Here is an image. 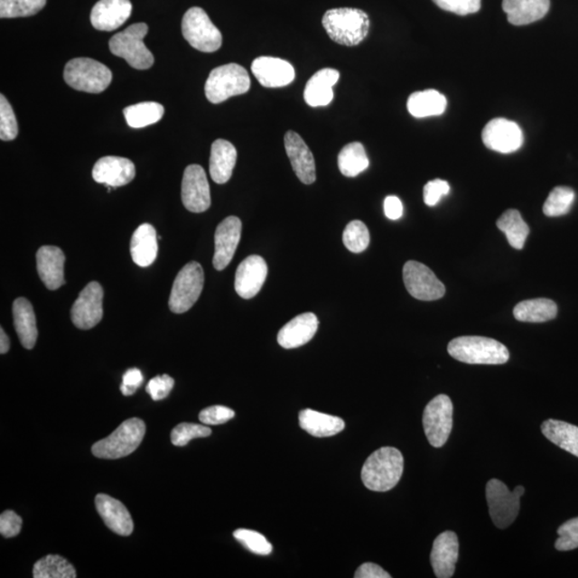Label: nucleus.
Here are the masks:
<instances>
[{"instance_id": "nucleus-1", "label": "nucleus", "mask_w": 578, "mask_h": 578, "mask_svg": "<svg viewBox=\"0 0 578 578\" xmlns=\"http://www.w3.org/2000/svg\"><path fill=\"white\" fill-rule=\"evenodd\" d=\"M404 471V458L400 450L384 447L368 456L364 462L361 479L364 487L374 491H387L396 487Z\"/></svg>"}, {"instance_id": "nucleus-2", "label": "nucleus", "mask_w": 578, "mask_h": 578, "mask_svg": "<svg viewBox=\"0 0 578 578\" xmlns=\"http://www.w3.org/2000/svg\"><path fill=\"white\" fill-rule=\"evenodd\" d=\"M322 26L332 42L345 46H356L367 38L369 19L359 9H331L323 15Z\"/></svg>"}, {"instance_id": "nucleus-3", "label": "nucleus", "mask_w": 578, "mask_h": 578, "mask_svg": "<svg viewBox=\"0 0 578 578\" xmlns=\"http://www.w3.org/2000/svg\"><path fill=\"white\" fill-rule=\"evenodd\" d=\"M449 355L468 364H505L510 354L499 340L483 337H460L448 345Z\"/></svg>"}, {"instance_id": "nucleus-4", "label": "nucleus", "mask_w": 578, "mask_h": 578, "mask_svg": "<svg viewBox=\"0 0 578 578\" xmlns=\"http://www.w3.org/2000/svg\"><path fill=\"white\" fill-rule=\"evenodd\" d=\"M146 425L138 418H131L121 424L111 435L102 439L92 446V454L104 460L125 458L140 446Z\"/></svg>"}, {"instance_id": "nucleus-5", "label": "nucleus", "mask_w": 578, "mask_h": 578, "mask_svg": "<svg viewBox=\"0 0 578 578\" xmlns=\"http://www.w3.org/2000/svg\"><path fill=\"white\" fill-rule=\"evenodd\" d=\"M148 31V25L144 23L133 24L109 40V50L115 56L124 58L132 68L147 70L154 62L152 51L144 44Z\"/></svg>"}, {"instance_id": "nucleus-6", "label": "nucleus", "mask_w": 578, "mask_h": 578, "mask_svg": "<svg viewBox=\"0 0 578 578\" xmlns=\"http://www.w3.org/2000/svg\"><path fill=\"white\" fill-rule=\"evenodd\" d=\"M250 87V75L246 69L237 63H228L213 69L205 85V94L208 101L219 104L231 97L247 94Z\"/></svg>"}, {"instance_id": "nucleus-7", "label": "nucleus", "mask_w": 578, "mask_h": 578, "mask_svg": "<svg viewBox=\"0 0 578 578\" xmlns=\"http://www.w3.org/2000/svg\"><path fill=\"white\" fill-rule=\"evenodd\" d=\"M63 79L75 90L100 94L111 84L113 74L106 65L91 58H74L67 63Z\"/></svg>"}, {"instance_id": "nucleus-8", "label": "nucleus", "mask_w": 578, "mask_h": 578, "mask_svg": "<svg viewBox=\"0 0 578 578\" xmlns=\"http://www.w3.org/2000/svg\"><path fill=\"white\" fill-rule=\"evenodd\" d=\"M525 493L523 487L511 491L499 479H491L487 484V500L491 520L496 527L506 529L517 519L520 499Z\"/></svg>"}, {"instance_id": "nucleus-9", "label": "nucleus", "mask_w": 578, "mask_h": 578, "mask_svg": "<svg viewBox=\"0 0 578 578\" xmlns=\"http://www.w3.org/2000/svg\"><path fill=\"white\" fill-rule=\"evenodd\" d=\"M182 34L192 48L202 53H213L222 45V33L210 16L199 7L187 11L182 19Z\"/></svg>"}, {"instance_id": "nucleus-10", "label": "nucleus", "mask_w": 578, "mask_h": 578, "mask_svg": "<svg viewBox=\"0 0 578 578\" xmlns=\"http://www.w3.org/2000/svg\"><path fill=\"white\" fill-rule=\"evenodd\" d=\"M204 280V270L199 263L191 262L179 271L169 300L172 313H186L192 308L200 296Z\"/></svg>"}, {"instance_id": "nucleus-11", "label": "nucleus", "mask_w": 578, "mask_h": 578, "mask_svg": "<svg viewBox=\"0 0 578 578\" xmlns=\"http://www.w3.org/2000/svg\"><path fill=\"white\" fill-rule=\"evenodd\" d=\"M424 427L427 441L441 448L448 442L453 427V403L446 395H439L426 405Z\"/></svg>"}, {"instance_id": "nucleus-12", "label": "nucleus", "mask_w": 578, "mask_h": 578, "mask_svg": "<svg viewBox=\"0 0 578 578\" xmlns=\"http://www.w3.org/2000/svg\"><path fill=\"white\" fill-rule=\"evenodd\" d=\"M403 280L410 294L421 302H435L444 296L446 287L427 266L415 260L404 265Z\"/></svg>"}, {"instance_id": "nucleus-13", "label": "nucleus", "mask_w": 578, "mask_h": 578, "mask_svg": "<svg viewBox=\"0 0 578 578\" xmlns=\"http://www.w3.org/2000/svg\"><path fill=\"white\" fill-rule=\"evenodd\" d=\"M182 199L191 212L200 213L211 206L210 187L206 172L198 164L189 165L183 172Z\"/></svg>"}, {"instance_id": "nucleus-14", "label": "nucleus", "mask_w": 578, "mask_h": 578, "mask_svg": "<svg viewBox=\"0 0 578 578\" xmlns=\"http://www.w3.org/2000/svg\"><path fill=\"white\" fill-rule=\"evenodd\" d=\"M103 317V288L98 282H90L79 293L71 309L75 327L89 331L99 323Z\"/></svg>"}, {"instance_id": "nucleus-15", "label": "nucleus", "mask_w": 578, "mask_h": 578, "mask_svg": "<svg viewBox=\"0 0 578 578\" xmlns=\"http://www.w3.org/2000/svg\"><path fill=\"white\" fill-rule=\"evenodd\" d=\"M482 141L488 148L500 154H512L523 146L524 135L519 126L505 118H496L485 126Z\"/></svg>"}, {"instance_id": "nucleus-16", "label": "nucleus", "mask_w": 578, "mask_h": 578, "mask_svg": "<svg viewBox=\"0 0 578 578\" xmlns=\"http://www.w3.org/2000/svg\"><path fill=\"white\" fill-rule=\"evenodd\" d=\"M242 223L239 218L228 217L218 225L215 235L213 267L222 271L234 258L241 238Z\"/></svg>"}, {"instance_id": "nucleus-17", "label": "nucleus", "mask_w": 578, "mask_h": 578, "mask_svg": "<svg viewBox=\"0 0 578 578\" xmlns=\"http://www.w3.org/2000/svg\"><path fill=\"white\" fill-rule=\"evenodd\" d=\"M267 275L268 266L262 256L247 257L236 271V293L244 299L256 297L265 284Z\"/></svg>"}, {"instance_id": "nucleus-18", "label": "nucleus", "mask_w": 578, "mask_h": 578, "mask_svg": "<svg viewBox=\"0 0 578 578\" xmlns=\"http://www.w3.org/2000/svg\"><path fill=\"white\" fill-rule=\"evenodd\" d=\"M252 72L259 84L266 89H279L294 82L296 72L294 67L280 58L262 56L252 62Z\"/></svg>"}, {"instance_id": "nucleus-19", "label": "nucleus", "mask_w": 578, "mask_h": 578, "mask_svg": "<svg viewBox=\"0 0 578 578\" xmlns=\"http://www.w3.org/2000/svg\"><path fill=\"white\" fill-rule=\"evenodd\" d=\"M286 154L294 173L304 184L316 182L314 155L298 133L288 131L284 137Z\"/></svg>"}, {"instance_id": "nucleus-20", "label": "nucleus", "mask_w": 578, "mask_h": 578, "mask_svg": "<svg viewBox=\"0 0 578 578\" xmlns=\"http://www.w3.org/2000/svg\"><path fill=\"white\" fill-rule=\"evenodd\" d=\"M460 551L459 537L453 531H444L434 541L431 564L438 578L452 577Z\"/></svg>"}, {"instance_id": "nucleus-21", "label": "nucleus", "mask_w": 578, "mask_h": 578, "mask_svg": "<svg viewBox=\"0 0 578 578\" xmlns=\"http://www.w3.org/2000/svg\"><path fill=\"white\" fill-rule=\"evenodd\" d=\"M135 177V166L129 159L104 157L97 161L92 170V178L98 183L118 188L130 183Z\"/></svg>"}, {"instance_id": "nucleus-22", "label": "nucleus", "mask_w": 578, "mask_h": 578, "mask_svg": "<svg viewBox=\"0 0 578 578\" xmlns=\"http://www.w3.org/2000/svg\"><path fill=\"white\" fill-rule=\"evenodd\" d=\"M131 14L130 0H100L91 10L90 21L98 31L113 32L123 26Z\"/></svg>"}, {"instance_id": "nucleus-23", "label": "nucleus", "mask_w": 578, "mask_h": 578, "mask_svg": "<svg viewBox=\"0 0 578 578\" xmlns=\"http://www.w3.org/2000/svg\"><path fill=\"white\" fill-rule=\"evenodd\" d=\"M66 256L60 247L43 246L37 252V270L46 288L56 291L65 285Z\"/></svg>"}, {"instance_id": "nucleus-24", "label": "nucleus", "mask_w": 578, "mask_h": 578, "mask_svg": "<svg viewBox=\"0 0 578 578\" xmlns=\"http://www.w3.org/2000/svg\"><path fill=\"white\" fill-rule=\"evenodd\" d=\"M96 508L100 514L104 524L107 526L113 533L123 536H128L135 529V524L128 508L113 497L99 494L96 497Z\"/></svg>"}, {"instance_id": "nucleus-25", "label": "nucleus", "mask_w": 578, "mask_h": 578, "mask_svg": "<svg viewBox=\"0 0 578 578\" xmlns=\"http://www.w3.org/2000/svg\"><path fill=\"white\" fill-rule=\"evenodd\" d=\"M318 320L313 313H304L287 322L277 334V342L285 350L298 349L309 343L317 332Z\"/></svg>"}, {"instance_id": "nucleus-26", "label": "nucleus", "mask_w": 578, "mask_h": 578, "mask_svg": "<svg viewBox=\"0 0 578 578\" xmlns=\"http://www.w3.org/2000/svg\"><path fill=\"white\" fill-rule=\"evenodd\" d=\"M551 7L549 0H504L502 9L508 23L516 26L531 24L545 17Z\"/></svg>"}, {"instance_id": "nucleus-27", "label": "nucleus", "mask_w": 578, "mask_h": 578, "mask_svg": "<svg viewBox=\"0 0 578 578\" xmlns=\"http://www.w3.org/2000/svg\"><path fill=\"white\" fill-rule=\"evenodd\" d=\"M340 72L326 68L309 79L304 89V100L312 107H327L333 100V86L338 83Z\"/></svg>"}, {"instance_id": "nucleus-28", "label": "nucleus", "mask_w": 578, "mask_h": 578, "mask_svg": "<svg viewBox=\"0 0 578 578\" xmlns=\"http://www.w3.org/2000/svg\"><path fill=\"white\" fill-rule=\"evenodd\" d=\"M158 236L152 224L138 227L131 239V256L140 267H149L158 256Z\"/></svg>"}, {"instance_id": "nucleus-29", "label": "nucleus", "mask_w": 578, "mask_h": 578, "mask_svg": "<svg viewBox=\"0 0 578 578\" xmlns=\"http://www.w3.org/2000/svg\"><path fill=\"white\" fill-rule=\"evenodd\" d=\"M237 162V150L233 144L217 140L212 144L210 170L212 181L219 184L227 183L233 175Z\"/></svg>"}, {"instance_id": "nucleus-30", "label": "nucleus", "mask_w": 578, "mask_h": 578, "mask_svg": "<svg viewBox=\"0 0 578 578\" xmlns=\"http://www.w3.org/2000/svg\"><path fill=\"white\" fill-rule=\"evenodd\" d=\"M14 327L20 342L26 350H33L38 339L36 315L26 298H17L13 306Z\"/></svg>"}, {"instance_id": "nucleus-31", "label": "nucleus", "mask_w": 578, "mask_h": 578, "mask_svg": "<svg viewBox=\"0 0 578 578\" xmlns=\"http://www.w3.org/2000/svg\"><path fill=\"white\" fill-rule=\"evenodd\" d=\"M299 425L314 437H331L345 429L344 421L316 410L304 409L299 414Z\"/></svg>"}, {"instance_id": "nucleus-32", "label": "nucleus", "mask_w": 578, "mask_h": 578, "mask_svg": "<svg viewBox=\"0 0 578 578\" xmlns=\"http://www.w3.org/2000/svg\"><path fill=\"white\" fill-rule=\"evenodd\" d=\"M407 108L415 118L432 117L446 112L447 99L434 89L414 92L408 98Z\"/></svg>"}, {"instance_id": "nucleus-33", "label": "nucleus", "mask_w": 578, "mask_h": 578, "mask_svg": "<svg viewBox=\"0 0 578 578\" xmlns=\"http://www.w3.org/2000/svg\"><path fill=\"white\" fill-rule=\"evenodd\" d=\"M541 431L549 442L578 458V427L566 422L548 419L543 422Z\"/></svg>"}, {"instance_id": "nucleus-34", "label": "nucleus", "mask_w": 578, "mask_h": 578, "mask_svg": "<svg viewBox=\"0 0 578 578\" xmlns=\"http://www.w3.org/2000/svg\"><path fill=\"white\" fill-rule=\"evenodd\" d=\"M557 304L553 300L539 298L525 300L514 308L516 320L523 322H545L556 318Z\"/></svg>"}, {"instance_id": "nucleus-35", "label": "nucleus", "mask_w": 578, "mask_h": 578, "mask_svg": "<svg viewBox=\"0 0 578 578\" xmlns=\"http://www.w3.org/2000/svg\"><path fill=\"white\" fill-rule=\"evenodd\" d=\"M497 228L507 236L508 244L517 250H523L530 228L520 216L519 211L508 210L497 219Z\"/></svg>"}, {"instance_id": "nucleus-36", "label": "nucleus", "mask_w": 578, "mask_h": 578, "mask_svg": "<svg viewBox=\"0 0 578 578\" xmlns=\"http://www.w3.org/2000/svg\"><path fill=\"white\" fill-rule=\"evenodd\" d=\"M338 164L345 177H357L366 171L369 161L363 144L359 142L346 144L339 154Z\"/></svg>"}, {"instance_id": "nucleus-37", "label": "nucleus", "mask_w": 578, "mask_h": 578, "mask_svg": "<svg viewBox=\"0 0 578 578\" xmlns=\"http://www.w3.org/2000/svg\"><path fill=\"white\" fill-rule=\"evenodd\" d=\"M124 115L131 128L141 129L158 123L163 117L164 107L157 102H143L126 107Z\"/></svg>"}, {"instance_id": "nucleus-38", "label": "nucleus", "mask_w": 578, "mask_h": 578, "mask_svg": "<svg viewBox=\"0 0 578 578\" xmlns=\"http://www.w3.org/2000/svg\"><path fill=\"white\" fill-rule=\"evenodd\" d=\"M33 576L34 578H75L77 571L67 559L58 555H48L34 564Z\"/></svg>"}, {"instance_id": "nucleus-39", "label": "nucleus", "mask_w": 578, "mask_h": 578, "mask_svg": "<svg viewBox=\"0 0 578 578\" xmlns=\"http://www.w3.org/2000/svg\"><path fill=\"white\" fill-rule=\"evenodd\" d=\"M575 200V192L569 187H556L549 193L543 206L547 217H562L569 213Z\"/></svg>"}, {"instance_id": "nucleus-40", "label": "nucleus", "mask_w": 578, "mask_h": 578, "mask_svg": "<svg viewBox=\"0 0 578 578\" xmlns=\"http://www.w3.org/2000/svg\"><path fill=\"white\" fill-rule=\"evenodd\" d=\"M46 5V0H0V17L15 19L37 14Z\"/></svg>"}, {"instance_id": "nucleus-41", "label": "nucleus", "mask_w": 578, "mask_h": 578, "mask_svg": "<svg viewBox=\"0 0 578 578\" xmlns=\"http://www.w3.org/2000/svg\"><path fill=\"white\" fill-rule=\"evenodd\" d=\"M343 242L347 250L352 253H362L369 245V231L367 225L355 219L344 229Z\"/></svg>"}, {"instance_id": "nucleus-42", "label": "nucleus", "mask_w": 578, "mask_h": 578, "mask_svg": "<svg viewBox=\"0 0 578 578\" xmlns=\"http://www.w3.org/2000/svg\"><path fill=\"white\" fill-rule=\"evenodd\" d=\"M235 539L241 543L248 551L260 555V556H268L273 553V545L267 539L257 531L248 529H237L234 533Z\"/></svg>"}, {"instance_id": "nucleus-43", "label": "nucleus", "mask_w": 578, "mask_h": 578, "mask_svg": "<svg viewBox=\"0 0 578 578\" xmlns=\"http://www.w3.org/2000/svg\"><path fill=\"white\" fill-rule=\"evenodd\" d=\"M211 430L206 425L181 424L172 431L171 441L173 446L184 447L195 438H205L211 435Z\"/></svg>"}, {"instance_id": "nucleus-44", "label": "nucleus", "mask_w": 578, "mask_h": 578, "mask_svg": "<svg viewBox=\"0 0 578 578\" xmlns=\"http://www.w3.org/2000/svg\"><path fill=\"white\" fill-rule=\"evenodd\" d=\"M17 135H19V126H17L14 108L2 95L0 96V140L14 141Z\"/></svg>"}, {"instance_id": "nucleus-45", "label": "nucleus", "mask_w": 578, "mask_h": 578, "mask_svg": "<svg viewBox=\"0 0 578 578\" xmlns=\"http://www.w3.org/2000/svg\"><path fill=\"white\" fill-rule=\"evenodd\" d=\"M558 540L555 546L560 552L572 551L578 548V517L572 518L558 528Z\"/></svg>"}, {"instance_id": "nucleus-46", "label": "nucleus", "mask_w": 578, "mask_h": 578, "mask_svg": "<svg viewBox=\"0 0 578 578\" xmlns=\"http://www.w3.org/2000/svg\"><path fill=\"white\" fill-rule=\"evenodd\" d=\"M439 8L459 15L478 13L481 9V0H433Z\"/></svg>"}, {"instance_id": "nucleus-47", "label": "nucleus", "mask_w": 578, "mask_h": 578, "mask_svg": "<svg viewBox=\"0 0 578 578\" xmlns=\"http://www.w3.org/2000/svg\"><path fill=\"white\" fill-rule=\"evenodd\" d=\"M173 385H175V380H173L171 376H155V378L149 381L146 391L154 401H162L170 396Z\"/></svg>"}, {"instance_id": "nucleus-48", "label": "nucleus", "mask_w": 578, "mask_h": 578, "mask_svg": "<svg viewBox=\"0 0 578 578\" xmlns=\"http://www.w3.org/2000/svg\"><path fill=\"white\" fill-rule=\"evenodd\" d=\"M235 417L233 409L225 406H211L201 410L200 420L205 425H219L227 424Z\"/></svg>"}, {"instance_id": "nucleus-49", "label": "nucleus", "mask_w": 578, "mask_h": 578, "mask_svg": "<svg viewBox=\"0 0 578 578\" xmlns=\"http://www.w3.org/2000/svg\"><path fill=\"white\" fill-rule=\"evenodd\" d=\"M449 192V183L442 181V179H435V181H432L425 184L424 190V202L430 207L436 206L443 196L448 195Z\"/></svg>"}, {"instance_id": "nucleus-50", "label": "nucleus", "mask_w": 578, "mask_h": 578, "mask_svg": "<svg viewBox=\"0 0 578 578\" xmlns=\"http://www.w3.org/2000/svg\"><path fill=\"white\" fill-rule=\"evenodd\" d=\"M22 525V518L14 511H5L0 516V534L8 539L21 533Z\"/></svg>"}, {"instance_id": "nucleus-51", "label": "nucleus", "mask_w": 578, "mask_h": 578, "mask_svg": "<svg viewBox=\"0 0 578 578\" xmlns=\"http://www.w3.org/2000/svg\"><path fill=\"white\" fill-rule=\"evenodd\" d=\"M143 380L144 378L140 369L135 368H130L124 375L123 384L120 386V390L123 392L124 396H133L136 390L140 388Z\"/></svg>"}, {"instance_id": "nucleus-52", "label": "nucleus", "mask_w": 578, "mask_h": 578, "mask_svg": "<svg viewBox=\"0 0 578 578\" xmlns=\"http://www.w3.org/2000/svg\"><path fill=\"white\" fill-rule=\"evenodd\" d=\"M356 578H390L391 575L378 564L372 563L363 564L356 571Z\"/></svg>"}, {"instance_id": "nucleus-53", "label": "nucleus", "mask_w": 578, "mask_h": 578, "mask_svg": "<svg viewBox=\"0 0 578 578\" xmlns=\"http://www.w3.org/2000/svg\"><path fill=\"white\" fill-rule=\"evenodd\" d=\"M384 210L387 218L396 221L403 216V204L396 196L390 195L384 201Z\"/></svg>"}, {"instance_id": "nucleus-54", "label": "nucleus", "mask_w": 578, "mask_h": 578, "mask_svg": "<svg viewBox=\"0 0 578 578\" xmlns=\"http://www.w3.org/2000/svg\"><path fill=\"white\" fill-rule=\"evenodd\" d=\"M10 350V339L4 329H0V354L5 355Z\"/></svg>"}]
</instances>
